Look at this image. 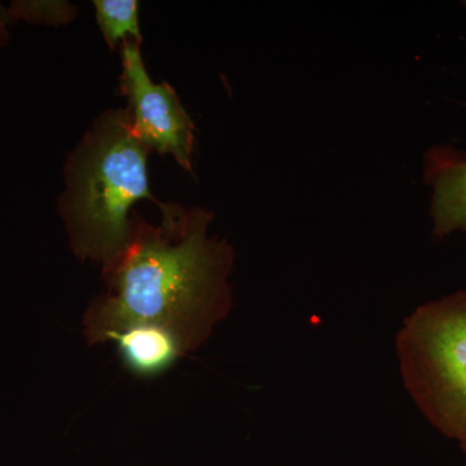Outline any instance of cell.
Wrapping results in <instances>:
<instances>
[{
	"instance_id": "2",
	"label": "cell",
	"mask_w": 466,
	"mask_h": 466,
	"mask_svg": "<svg viewBox=\"0 0 466 466\" xmlns=\"http://www.w3.org/2000/svg\"><path fill=\"white\" fill-rule=\"evenodd\" d=\"M149 149L133 133L128 110H109L95 121L67 165L61 214L76 257L110 268L130 238L128 213L149 191Z\"/></svg>"
},
{
	"instance_id": "4",
	"label": "cell",
	"mask_w": 466,
	"mask_h": 466,
	"mask_svg": "<svg viewBox=\"0 0 466 466\" xmlns=\"http://www.w3.org/2000/svg\"><path fill=\"white\" fill-rule=\"evenodd\" d=\"M122 92L130 103L131 128L147 148L171 155L192 173L195 125L167 84H153L140 55L139 43L127 41L122 50Z\"/></svg>"
},
{
	"instance_id": "1",
	"label": "cell",
	"mask_w": 466,
	"mask_h": 466,
	"mask_svg": "<svg viewBox=\"0 0 466 466\" xmlns=\"http://www.w3.org/2000/svg\"><path fill=\"white\" fill-rule=\"evenodd\" d=\"M159 208L157 226L131 219L127 247L103 271L106 290L92 299L82 321L90 345L148 329L170 337L188 355L228 317L235 254L225 238L208 236L214 214L177 204Z\"/></svg>"
},
{
	"instance_id": "8",
	"label": "cell",
	"mask_w": 466,
	"mask_h": 466,
	"mask_svg": "<svg viewBox=\"0 0 466 466\" xmlns=\"http://www.w3.org/2000/svg\"><path fill=\"white\" fill-rule=\"evenodd\" d=\"M9 17V12H5V9L0 7V36L5 35V27Z\"/></svg>"
},
{
	"instance_id": "6",
	"label": "cell",
	"mask_w": 466,
	"mask_h": 466,
	"mask_svg": "<svg viewBox=\"0 0 466 466\" xmlns=\"http://www.w3.org/2000/svg\"><path fill=\"white\" fill-rule=\"evenodd\" d=\"M97 23L110 48L119 41L142 42L137 0H95Z\"/></svg>"
},
{
	"instance_id": "3",
	"label": "cell",
	"mask_w": 466,
	"mask_h": 466,
	"mask_svg": "<svg viewBox=\"0 0 466 466\" xmlns=\"http://www.w3.org/2000/svg\"><path fill=\"white\" fill-rule=\"evenodd\" d=\"M417 410L466 453V290L419 306L395 339Z\"/></svg>"
},
{
	"instance_id": "7",
	"label": "cell",
	"mask_w": 466,
	"mask_h": 466,
	"mask_svg": "<svg viewBox=\"0 0 466 466\" xmlns=\"http://www.w3.org/2000/svg\"><path fill=\"white\" fill-rule=\"evenodd\" d=\"M9 16L25 17L41 23H63L72 16V9L61 3H20L9 11Z\"/></svg>"
},
{
	"instance_id": "9",
	"label": "cell",
	"mask_w": 466,
	"mask_h": 466,
	"mask_svg": "<svg viewBox=\"0 0 466 466\" xmlns=\"http://www.w3.org/2000/svg\"><path fill=\"white\" fill-rule=\"evenodd\" d=\"M465 5H466V3H465Z\"/></svg>"
},
{
	"instance_id": "5",
	"label": "cell",
	"mask_w": 466,
	"mask_h": 466,
	"mask_svg": "<svg viewBox=\"0 0 466 466\" xmlns=\"http://www.w3.org/2000/svg\"><path fill=\"white\" fill-rule=\"evenodd\" d=\"M424 177L431 187V213L433 238L466 233V152L451 146L426 150Z\"/></svg>"
}]
</instances>
